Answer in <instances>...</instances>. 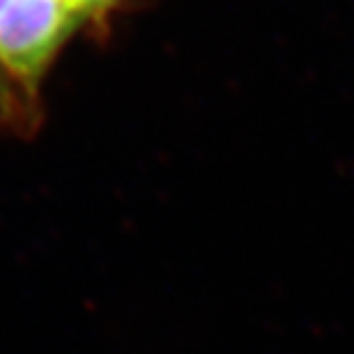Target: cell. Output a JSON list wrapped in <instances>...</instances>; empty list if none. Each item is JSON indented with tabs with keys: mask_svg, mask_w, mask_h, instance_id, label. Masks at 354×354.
Instances as JSON below:
<instances>
[{
	"mask_svg": "<svg viewBox=\"0 0 354 354\" xmlns=\"http://www.w3.org/2000/svg\"><path fill=\"white\" fill-rule=\"evenodd\" d=\"M81 19L67 0H0V65L35 88Z\"/></svg>",
	"mask_w": 354,
	"mask_h": 354,
	"instance_id": "6da1fadb",
	"label": "cell"
},
{
	"mask_svg": "<svg viewBox=\"0 0 354 354\" xmlns=\"http://www.w3.org/2000/svg\"><path fill=\"white\" fill-rule=\"evenodd\" d=\"M67 3L72 5L74 12H79L81 17L86 19V17H92V14L106 12L115 0H67Z\"/></svg>",
	"mask_w": 354,
	"mask_h": 354,
	"instance_id": "7a4b0ae2",
	"label": "cell"
}]
</instances>
